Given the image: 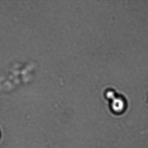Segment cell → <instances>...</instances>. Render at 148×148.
I'll list each match as a JSON object with an SVG mask.
<instances>
[]
</instances>
